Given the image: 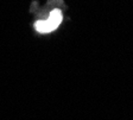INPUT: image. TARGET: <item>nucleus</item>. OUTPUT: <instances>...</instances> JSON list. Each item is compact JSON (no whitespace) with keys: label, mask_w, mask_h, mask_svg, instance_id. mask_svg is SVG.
Segmentation results:
<instances>
[{"label":"nucleus","mask_w":133,"mask_h":120,"mask_svg":"<svg viewBox=\"0 0 133 120\" xmlns=\"http://www.w3.org/2000/svg\"><path fill=\"white\" fill-rule=\"evenodd\" d=\"M62 22V13L59 10H54L50 14L49 19L46 20H39L35 24V29L38 32L42 34H46V32H51L55 29L58 28V25Z\"/></svg>","instance_id":"nucleus-1"}]
</instances>
